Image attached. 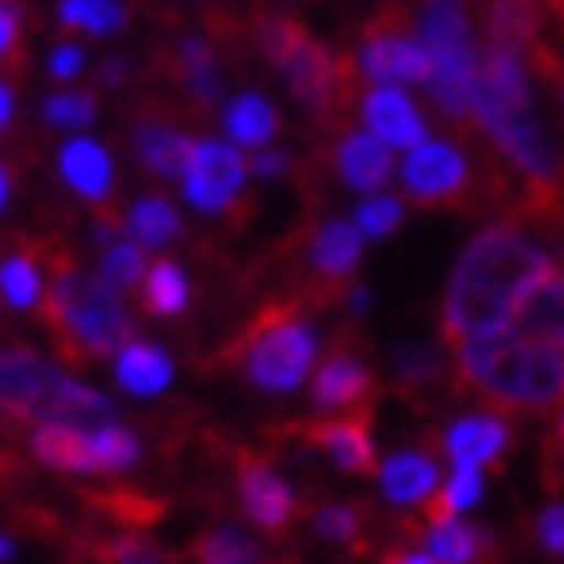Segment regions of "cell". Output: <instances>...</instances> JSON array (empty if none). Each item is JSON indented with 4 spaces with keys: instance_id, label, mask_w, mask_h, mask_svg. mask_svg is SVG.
Listing matches in <instances>:
<instances>
[{
    "instance_id": "cell-45",
    "label": "cell",
    "mask_w": 564,
    "mask_h": 564,
    "mask_svg": "<svg viewBox=\"0 0 564 564\" xmlns=\"http://www.w3.org/2000/svg\"><path fill=\"white\" fill-rule=\"evenodd\" d=\"M432 372H436V358H432V354H422V349H417V354H413V349L400 354V377H404V381H427Z\"/></svg>"
},
{
    "instance_id": "cell-5",
    "label": "cell",
    "mask_w": 564,
    "mask_h": 564,
    "mask_svg": "<svg viewBox=\"0 0 564 564\" xmlns=\"http://www.w3.org/2000/svg\"><path fill=\"white\" fill-rule=\"evenodd\" d=\"M230 362L243 372L248 386L267 394H290L307 381L317 362V330L307 322V303L275 299L252 313V322L230 345Z\"/></svg>"
},
{
    "instance_id": "cell-8",
    "label": "cell",
    "mask_w": 564,
    "mask_h": 564,
    "mask_svg": "<svg viewBox=\"0 0 564 564\" xmlns=\"http://www.w3.org/2000/svg\"><path fill=\"white\" fill-rule=\"evenodd\" d=\"M116 404L55 362L28 349H0V417L37 422H110Z\"/></svg>"
},
{
    "instance_id": "cell-3",
    "label": "cell",
    "mask_w": 564,
    "mask_h": 564,
    "mask_svg": "<svg viewBox=\"0 0 564 564\" xmlns=\"http://www.w3.org/2000/svg\"><path fill=\"white\" fill-rule=\"evenodd\" d=\"M42 317L55 349L69 362H93L133 340V317L101 275H83L65 248H51V285L42 294Z\"/></svg>"
},
{
    "instance_id": "cell-12",
    "label": "cell",
    "mask_w": 564,
    "mask_h": 564,
    "mask_svg": "<svg viewBox=\"0 0 564 564\" xmlns=\"http://www.w3.org/2000/svg\"><path fill=\"white\" fill-rule=\"evenodd\" d=\"M400 180H404V193L422 207H459L473 193V165L455 143L427 138V143H417L404 156Z\"/></svg>"
},
{
    "instance_id": "cell-36",
    "label": "cell",
    "mask_w": 564,
    "mask_h": 564,
    "mask_svg": "<svg viewBox=\"0 0 564 564\" xmlns=\"http://www.w3.org/2000/svg\"><path fill=\"white\" fill-rule=\"evenodd\" d=\"M354 225L362 230V239H390L404 225V203L390 193H368L354 212Z\"/></svg>"
},
{
    "instance_id": "cell-42",
    "label": "cell",
    "mask_w": 564,
    "mask_h": 564,
    "mask_svg": "<svg viewBox=\"0 0 564 564\" xmlns=\"http://www.w3.org/2000/svg\"><path fill=\"white\" fill-rule=\"evenodd\" d=\"M19 33H23V14L14 0H0V65L19 55Z\"/></svg>"
},
{
    "instance_id": "cell-26",
    "label": "cell",
    "mask_w": 564,
    "mask_h": 564,
    "mask_svg": "<svg viewBox=\"0 0 564 564\" xmlns=\"http://www.w3.org/2000/svg\"><path fill=\"white\" fill-rule=\"evenodd\" d=\"M220 124H225V133H230L235 148L262 152L271 138H275V129H280V116H275V106L262 93H239V97L225 101Z\"/></svg>"
},
{
    "instance_id": "cell-23",
    "label": "cell",
    "mask_w": 564,
    "mask_h": 564,
    "mask_svg": "<svg viewBox=\"0 0 564 564\" xmlns=\"http://www.w3.org/2000/svg\"><path fill=\"white\" fill-rule=\"evenodd\" d=\"M61 180L88 203H106L110 184H116V165H110V152L93 143V138H69L61 148Z\"/></svg>"
},
{
    "instance_id": "cell-49",
    "label": "cell",
    "mask_w": 564,
    "mask_h": 564,
    "mask_svg": "<svg viewBox=\"0 0 564 564\" xmlns=\"http://www.w3.org/2000/svg\"><path fill=\"white\" fill-rule=\"evenodd\" d=\"M6 203H10V175L0 171V212H6Z\"/></svg>"
},
{
    "instance_id": "cell-47",
    "label": "cell",
    "mask_w": 564,
    "mask_h": 564,
    "mask_svg": "<svg viewBox=\"0 0 564 564\" xmlns=\"http://www.w3.org/2000/svg\"><path fill=\"white\" fill-rule=\"evenodd\" d=\"M10 116H14V93H10V83L0 78V129L10 124Z\"/></svg>"
},
{
    "instance_id": "cell-32",
    "label": "cell",
    "mask_w": 564,
    "mask_h": 564,
    "mask_svg": "<svg viewBox=\"0 0 564 564\" xmlns=\"http://www.w3.org/2000/svg\"><path fill=\"white\" fill-rule=\"evenodd\" d=\"M477 500H482V468L455 464V473L436 487V496L422 505V510H427V519H459L464 510H473Z\"/></svg>"
},
{
    "instance_id": "cell-7",
    "label": "cell",
    "mask_w": 564,
    "mask_h": 564,
    "mask_svg": "<svg viewBox=\"0 0 564 564\" xmlns=\"http://www.w3.org/2000/svg\"><path fill=\"white\" fill-rule=\"evenodd\" d=\"M413 33L427 51V93L445 120H473V93H477V61L473 28H468V0H417L413 6Z\"/></svg>"
},
{
    "instance_id": "cell-14",
    "label": "cell",
    "mask_w": 564,
    "mask_h": 564,
    "mask_svg": "<svg viewBox=\"0 0 564 564\" xmlns=\"http://www.w3.org/2000/svg\"><path fill=\"white\" fill-rule=\"evenodd\" d=\"M294 436L303 445L322 449L340 473H354V477L377 473V441H372V417L368 413H330V417L294 427Z\"/></svg>"
},
{
    "instance_id": "cell-48",
    "label": "cell",
    "mask_w": 564,
    "mask_h": 564,
    "mask_svg": "<svg viewBox=\"0 0 564 564\" xmlns=\"http://www.w3.org/2000/svg\"><path fill=\"white\" fill-rule=\"evenodd\" d=\"M124 78V65L120 61H110V65H101V83H106V88H116V83Z\"/></svg>"
},
{
    "instance_id": "cell-38",
    "label": "cell",
    "mask_w": 564,
    "mask_h": 564,
    "mask_svg": "<svg viewBox=\"0 0 564 564\" xmlns=\"http://www.w3.org/2000/svg\"><path fill=\"white\" fill-rule=\"evenodd\" d=\"M313 523H317V532L326 542H335V546H362V510L358 505H322V510L313 514Z\"/></svg>"
},
{
    "instance_id": "cell-28",
    "label": "cell",
    "mask_w": 564,
    "mask_h": 564,
    "mask_svg": "<svg viewBox=\"0 0 564 564\" xmlns=\"http://www.w3.org/2000/svg\"><path fill=\"white\" fill-rule=\"evenodd\" d=\"M46 262H51V248H19L0 262V299H6V307H37L42 303Z\"/></svg>"
},
{
    "instance_id": "cell-18",
    "label": "cell",
    "mask_w": 564,
    "mask_h": 564,
    "mask_svg": "<svg viewBox=\"0 0 564 564\" xmlns=\"http://www.w3.org/2000/svg\"><path fill=\"white\" fill-rule=\"evenodd\" d=\"M358 106H362L368 133H377L390 152H413L417 143H427V120H422V110L400 88L372 83V93H362Z\"/></svg>"
},
{
    "instance_id": "cell-50",
    "label": "cell",
    "mask_w": 564,
    "mask_h": 564,
    "mask_svg": "<svg viewBox=\"0 0 564 564\" xmlns=\"http://www.w3.org/2000/svg\"><path fill=\"white\" fill-rule=\"evenodd\" d=\"M14 560V546H10V538H0V564H10Z\"/></svg>"
},
{
    "instance_id": "cell-30",
    "label": "cell",
    "mask_w": 564,
    "mask_h": 564,
    "mask_svg": "<svg viewBox=\"0 0 564 564\" xmlns=\"http://www.w3.org/2000/svg\"><path fill=\"white\" fill-rule=\"evenodd\" d=\"M124 230L133 243H143V248H165V243H175L180 239V212L165 203L161 193H148V197H138V203L129 207L124 216Z\"/></svg>"
},
{
    "instance_id": "cell-25",
    "label": "cell",
    "mask_w": 564,
    "mask_h": 564,
    "mask_svg": "<svg viewBox=\"0 0 564 564\" xmlns=\"http://www.w3.org/2000/svg\"><path fill=\"white\" fill-rule=\"evenodd\" d=\"M487 46H510V51H532L542 37V6L538 0H487Z\"/></svg>"
},
{
    "instance_id": "cell-27",
    "label": "cell",
    "mask_w": 564,
    "mask_h": 564,
    "mask_svg": "<svg viewBox=\"0 0 564 564\" xmlns=\"http://www.w3.org/2000/svg\"><path fill=\"white\" fill-rule=\"evenodd\" d=\"M175 74L184 83V93L197 106H216L220 101V55L207 37H180L175 46Z\"/></svg>"
},
{
    "instance_id": "cell-10",
    "label": "cell",
    "mask_w": 564,
    "mask_h": 564,
    "mask_svg": "<svg viewBox=\"0 0 564 564\" xmlns=\"http://www.w3.org/2000/svg\"><path fill=\"white\" fill-rule=\"evenodd\" d=\"M358 74L368 83H386V88H400V83H427V51H422L417 33H413V10H381L358 37Z\"/></svg>"
},
{
    "instance_id": "cell-2",
    "label": "cell",
    "mask_w": 564,
    "mask_h": 564,
    "mask_svg": "<svg viewBox=\"0 0 564 564\" xmlns=\"http://www.w3.org/2000/svg\"><path fill=\"white\" fill-rule=\"evenodd\" d=\"M459 358V386L491 400L496 409H555L564 404V349L532 345L510 326L482 330L473 340L455 345Z\"/></svg>"
},
{
    "instance_id": "cell-51",
    "label": "cell",
    "mask_w": 564,
    "mask_h": 564,
    "mask_svg": "<svg viewBox=\"0 0 564 564\" xmlns=\"http://www.w3.org/2000/svg\"><path fill=\"white\" fill-rule=\"evenodd\" d=\"M551 449H564V413H560V422H555V441H551Z\"/></svg>"
},
{
    "instance_id": "cell-46",
    "label": "cell",
    "mask_w": 564,
    "mask_h": 564,
    "mask_svg": "<svg viewBox=\"0 0 564 564\" xmlns=\"http://www.w3.org/2000/svg\"><path fill=\"white\" fill-rule=\"evenodd\" d=\"M381 564H441V560L422 555V551H386V555H381Z\"/></svg>"
},
{
    "instance_id": "cell-1",
    "label": "cell",
    "mask_w": 564,
    "mask_h": 564,
    "mask_svg": "<svg viewBox=\"0 0 564 564\" xmlns=\"http://www.w3.org/2000/svg\"><path fill=\"white\" fill-rule=\"evenodd\" d=\"M542 271H551V258L523 230L505 220L487 225L459 252L455 271H449V285L441 299V340L455 349L482 330H500L510 322L519 294Z\"/></svg>"
},
{
    "instance_id": "cell-41",
    "label": "cell",
    "mask_w": 564,
    "mask_h": 564,
    "mask_svg": "<svg viewBox=\"0 0 564 564\" xmlns=\"http://www.w3.org/2000/svg\"><path fill=\"white\" fill-rule=\"evenodd\" d=\"M532 61H538V69L546 74V83L555 88V97H560V106H564V55H560L546 37H538V42H532Z\"/></svg>"
},
{
    "instance_id": "cell-15",
    "label": "cell",
    "mask_w": 564,
    "mask_h": 564,
    "mask_svg": "<svg viewBox=\"0 0 564 564\" xmlns=\"http://www.w3.org/2000/svg\"><path fill=\"white\" fill-rule=\"evenodd\" d=\"M362 262V230L354 220H322L307 239V271L317 275L313 299H345V280Z\"/></svg>"
},
{
    "instance_id": "cell-39",
    "label": "cell",
    "mask_w": 564,
    "mask_h": 564,
    "mask_svg": "<svg viewBox=\"0 0 564 564\" xmlns=\"http://www.w3.org/2000/svg\"><path fill=\"white\" fill-rule=\"evenodd\" d=\"M93 564H165V560L143 538H106L93 542Z\"/></svg>"
},
{
    "instance_id": "cell-40",
    "label": "cell",
    "mask_w": 564,
    "mask_h": 564,
    "mask_svg": "<svg viewBox=\"0 0 564 564\" xmlns=\"http://www.w3.org/2000/svg\"><path fill=\"white\" fill-rule=\"evenodd\" d=\"M538 542H542L546 555L564 560V500L546 505V510L538 514Z\"/></svg>"
},
{
    "instance_id": "cell-6",
    "label": "cell",
    "mask_w": 564,
    "mask_h": 564,
    "mask_svg": "<svg viewBox=\"0 0 564 564\" xmlns=\"http://www.w3.org/2000/svg\"><path fill=\"white\" fill-rule=\"evenodd\" d=\"M473 120L482 124V133L496 143L500 161L510 165L519 188L528 193L523 207L532 216L564 220V152L551 138V129L532 116V106H523V110L473 106Z\"/></svg>"
},
{
    "instance_id": "cell-33",
    "label": "cell",
    "mask_w": 564,
    "mask_h": 564,
    "mask_svg": "<svg viewBox=\"0 0 564 564\" xmlns=\"http://www.w3.org/2000/svg\"><path fill=\"white\" fill-rule=\"evenodd\" d=\"M61 23L88 37H110L129 23V10L120 0H61Z\"/></svg>"
},
{
    "instance_id": "cell-16",
    "label": "cell",
    "mask_w": 564,
    "mask_h": 564,
    "mask_svg": "<svg viewBox=\"0 0 564 564\" xmlns=\"http://www.w3.org/2000/svg\"><path fill=\"white\" fill-rule=\"evenodd\" d=\"M377 400V377L358 354L345 345L330 349L322 358V368L313 372V404L322 413H368Z\"/></svg>"
},
{
    "instance_id": "cell-19",
    "label": "cell",
    "mask_w": 564,
    "mask_h": 564,
    "mask_svg": "<svg viewBox=\"0 0 564 564\" xmlns=\"http://www.w3.org/2000/svg\"><path fill=\"white\" fill-rule=\"evenodd\" d=\"M514 432L510 422L496 417V413H468L459 422H449L445 436H441V449L449 455V464H468V468H491L505 459Z\"/></svg>"
},
{
    "instance_id": "cell-20",
    "label": "cell",
    "mask_w": 564,
    "mask_h": 564,
    "mask_svg": "<svg viewBox=\"0 0 564 564\" xmlns=\"http://www.w3.org/2000/svg\"><path fill=\"white\" fill-rule=\"evenodd\" d=\"M377 482H381V496L390 505L417 510V505H427L436 496L441 477H436V459L427 449H394V455L377 468Z\"/></svg>"
},
{
    "instance_id": "cell-34",
    "label": "cell",
    "mask_w": 564,
    "mask_h": 564,
    "mask_svg": "<svg viewBox=\"0 0 564 564\" xmlns=\"http://www.w3.org/2000/svg\"><path fill=\"white\" fill-rule=\"evenodd\" d=\"M188 555L197 564H262V551L252 546L243 532L235 528H212V532H197Z\"/></svg>"
},
{
    "instance_id": "cell-31",
    "label": "cell",
    "mask_w": 564,
    "mask_h": 564,
    "mask_svg": "<svg viewBox=\"0 0 564 564\" xmlns=\"http://www.w3.org/2000/svg\"><path fill=\"white\" fill-rule=\"evenodd\" d=\"M138 290H143V303H148V313H152V317H180L184 307H188V294H193L184 267L171 262V258L152 262Z\"/></svg>"
},
{
    "instance_id": "cell-35",
    "label": "cell",
    "mask_w": 564,
    "mask_h": 564,
    "mask_svg": "<svg viewBox=\"0 0 564 564\" xmlns=\"http://www.w3.org/2000/svg\"><path fill=\"white\" fill-rule=\"evenodd\" d=\"M101 280L116 294H129L143 285V275H148V258H143V243H133V239H116V243H106L101 252Z\"/></svg>"
},
{
    "instance_id": "cell-24",
    "label": "cell",
    "mask_w": 564,
    "mask_h": 564,
    "mask_svg": "<svg viewBox=\"0 0 564 564\" xmlns=\"http://www.w3.org/2000/svg\"><path fill=\"white\" fill-rule=\"evenodd\" d=\"M171 377H175V368H171V358H165V349H156L148 340H129L116 349V381H120V390L138 394V400L161 394L171 386Z\"/></svg>"
},
{
    "instance_id": "cell-4",
    "label": "cell",
    "mask_w": 564,
    "mask_h": 564,
    "mask_svg": "<svg viewBox=\"0 0 564 564\" xmlns=\"http://www.w3.org/2000/svg\"><path fill=\"white\" fill-rule=\"evenodd\" d=\"M258 46L271 61V69L285 78L290 97L317 124L340 120V110H349L354 78H358V65L349 55H335L330 46H322L307 33L303 23H294L285 14H258Z\"/></svg>"
},
{
    "instance_id": "cell-21",
    "label": "cell",
    "mask_w": 564,
    "mask_h": 564,
    "mask_svg": "<svg viewBox=\"0 0 564 564\" xmlns=\"http://www.w3.org/2000/svg\"><path fill=\"white\" fill-rule=\"evenodd\" d=\"M390 171H394L390 148L377 133L362 129V133H345L340 143H335V175H340L354 193H381Z\"/></svg>"
},
{
    "instance_id": "cell-44",
    "label": "cell",
    "mask_w": 564,
    "mask_h": 564,
    "mask_svg": "<svg viewBox=\"0 0 564 564\" xmlns=\"http://www.w3.org/2000/svg\"><path fill=\"white\" fill-rule=\"evenodd\" d=\"M290 171V156L285 152H271V148H262L258 156H252V165H248V175H258V180H275V175H285Z\"/></svg>"
},
{
    "instance_id": "cell-52",
    "label": "cell",
    "mask_w": 564,
    "mask_h": 564,
    "mask_svg": "<svg viewBox=\"0 0 564 564\" xmlns=\"http://www.w3.org/2000/svg\"><path fill=\"white\" fill-rule=\"evenodd\" d=\"M546 6H551V14H555V23L564 28V0H546Z\"/></svg>"
},
{
    "instance_id": "cell-17",
    "label": "cell",
    "mask_w": 564,
    "mask_h": 564,
    "mask_svg": "<svg viewBox=\"0 0 564 564\" xmlns=\"http://www.w3.org/2000/svg\"><path fill=\"white\" fill-rule=\"evenodd\" d=\"M510 326L514 335L532 345H551V349H564V271H542L532 285L519 294L514 313H510Z\"/></svg>"
},
{
    "instance_id": "cell-11",
    "label": "cell",
    "mask_w": 564,
    "mask_h": 564,
    "mask_svg": "<svg viewBox=\"0 0 564 564\" xmlns=\"http://www.w3.org/2000/svg\"><path fill=\"white\" fill-rule=\"evenodd\" d=\"M184 197L207 212V216H230L243 197L248 184V161L239 156L235 143H220V138H193V152L184 161Z\"/></svg>"
},
{
    "instance_id": "cell-22",
    "label": "cell",
    "mask_w": 564,
    "mask_h": 564,
    "mask_svg": "<svg viewBox=\"0 0 564 564\" xmlns=\"http://www.w3.org/2000/svg\"><path fill=\"white\" fill-rule=\"evenodd\" d=\"M188 152H193V138L184 129L165 124L156 116H143L133 124V156L143 161V171H152L156 180H180Z\"/></svg>"
},
{
    "instance_id": "cell-9",
    "label": "cell",
    "mask_w": 564,
    "mask_h": 564,
    "mask_svg": "<svg viewBox=\"0 0 564 564\" xmlns=\"http://www.w3.org/2000/svg\"><path fill=\"white\" fill-rule=\"evenodd\" d=\"M28 449L61 473H83V477H106L124 473L138 464L143 445L120 422H37V432L28 436Z\"/></svg>"
},
{
    "instance_id": "cell-43",
    "label": "cell",
    "mask_w": 564,
    "mask_h": 564,
    "mask_svg": "<svg viewBox=\"0 0 564 564\" xmlns=\"http://www.w3.org/2000/svg\"><path fill=\"white\" fill-rule=\"evenodd\" d=\"M46 69H51V78H55V83H74V78H78V69H83V46H74V42L51 46Z\"/></svg>"
},
{
    "instance_id": "cell-13",
    "label": "cell",
    "mask_w": 564,
    "mask_h": 564,
    "mask_svg": "<svg viewBox=\"0 0 564 564\" xmlns=\"http://www.w3.org/2000/svg\"><path fill=\"white\" fill-rule=\"evenodd\" d=\"M235 487H239V510L248 523H258L267 532H285L299 519V496L294 487L271 468V459L239 449L235 455Z\"/></svg>"
},
{
    "instance_id": "cell-37",
    "label": "cell",
    "mask_w": 564,
    "mask_h": 564,
    "mask_svg": "<svg viewBox=\"0 0 564 564\" xmlns=\"http://www.w3.org/2000/svg\"><path fill=\"white\" fill-rule=\"evenodd\" d=\"M42 116L55 129H88L97 120V97L93 93H78V88L55 93V97L42 101Z\"/></svg>"
},
{
    "instance_id": "cell-29",
    "label": "cell",
    "mask_w": 564,
    "mask_h": 564,
    "mask_svg": "<svg viewBox=\"0 0 564 564\" xmlns=\"http://www.w3.org/2000/svg\"><path fill=\"white\" fill-rule=\"evenodd\" d=\"M491 551V532L464 519H427V555L441 564H477Z\"/></svg>"
}]
</instances>
